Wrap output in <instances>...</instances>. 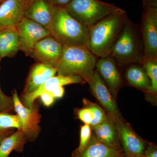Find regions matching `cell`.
Here are the masks:
<instances>
[{
	"label": "cell",
	"mask_w": 157,
	"mask_h": 157,
	"mask_svg": "<svg viewBox=\"0 0 157 157\" xmlns=\"http://www.w3.org/2000/svg\"><path fill=\"white\" fill-rule=\"evenodd\" d=\"M128 18L123 10L109 14L88 28L86 47L98 58L110 56Z\"/></svg>",
	"instance_id": "cell-1"
},
{
	"label": "cell",
	"mask_w": 157,
	"mask_h": 157,
	"mask_svg": "<svg viewBox=\"0 0 157 157\" xmlns=\"http://www.w3.org/2000/svg\"><path fill=\"white\" fill-rule=\"evenodd\" d=\"M98 59L85 46L63 45L54 67L58 75L79 76L89 83L93 78Z\"/></svg>",
	"instance_id": "cell-2"
},
{
	"label": "cell",
	"mask_w": 157,
	"mask_h": 157,
	"mask_svg": "<svg viewBox=\"0 0 157 157\" xmlns=\"http://www.w3.org/2000/svg\"><path fill=\"white\" fill-rule=\"evenodd\" d=\"M110 56L120 68L131 64L143 63L144 47L139 25L128 18Z\"/></svg>",
	"instance_id": "cell-3"
},
{
	"label": "cell",
	"mask_w": 157,
	"mask_h": 157,
	"mask_svg": "<svg viewBox=\"0 0 157 157\" xmlns=\"http://www.w3.org/2000/svg\"><path fill=\"white\" fill-rule=\"evenodd\" d=\"M50 35L65 46H85L88 28L78 22L64 7L52 6Z\"/></svg>",
	"instance_id": "cell-4"
},
{
	"label": "cell",
	"mask_w": 157,
	"mask_h": 157,
	"mask_svg": "<svg viewBox=\"0 0 157 157\" xmlns=\"http://www.w3.org/2000/svg\"><path fill=\"white\" fill-rule=\"evenodd\" d=\"M65 8L72 17L88 28L109 14L123 10L100 0H71Z\"/></svg>",
	"instance_id": "cell-5"
},
{
	"label": "cell",
	"mask_w": 157,
	"mask_h": 157,
	"mask_svg": "<svg viewBox=\"0 0 157 157\" xmlns=\"http://www.w3.org/2000/svg\"><path fill=\"white\" fill-rule=\"evenodd\" d=\"M143 8L140 28L143 44L144 63L157 59V7Z\"/></svg>",
	"instance_id": "cell-6"
},
{
	"label": "cell",
	"mask_w": 157,
	"mask_h": 157,
	"mask_svg": "<svg viewBox=\"0 0 157 157\" xmlns=\"http://www.w3.org/2000/svg\"><path fill=\"white\" fill-rule=\"evenodd\" d=\"M12 98L14 109L21 122V130L28 140L33 141L39 136L40 131L39 124L41 115L39 109L34 105L30 108L25 107L21 103L16 90L13 91Z\"/></svg>",
	"instance_id": "cell-7"
},
{
	"label": "cell",
	"mask_w": 157,
	"mask_h": 157,
	"mask_svg": "<svg viewBox=\"0 0 157 157\" xmlns=\"http://www.w3.org/2000/svg\"><path fill=\"white\" fill-rule=\"evenodd\" d=\"M16 29L19 37L20 50L27 56H30L37 42L50 35L48 29L25 17L17 24Z\"/></svg>",
	"instance_id": "cell-8"
},
{
	"label": "cell",
	"mask_w": 157,
	"mask_h": 157,
	"mask_svg": "<svg viewBox=\"0 0 157 157\" xmlns=\"http://www.w3.org/2000/svg\"><path fill=\"white\" fill-rule=\"evenodd\" d=\"M115 124L124 155L131 157H143L146 146L145 141L135 133L122 117L117 120Z\"/></svg>",
	"instance_id": "cell-9"
},
{
	"label": "cell",
	"mask_w": 157,
	"mask_h": 157,
	"mask_svg": "<svg viewBox=\"0 0 157 157\" xmlns=\"http://www.w3.org/2000/svg\"><path fill=\"white\" fill-rule=\"evenodd\" d=\"M96 71L109 89L113 98L123 84V80L115 59L111 56L98 58L96 62Z\"/></svg>",
	"instance_id": "cell-10"
},
{
	"label": "cell",
	"mask_w": 157,
	"mask_h": 157,
	"mask_svg": "<svg viewBox=\"0 0 157 157\" xmlns=\"http://www.w3.org/2000/svg\"><path fill=\"white\" fill-rule=\"evenodd\" d=\"M63 47V45L50 35L36 43L30 56L36 63L54 67L60 57Z\"/></svg>",
	"instance_id": "cell-11"
},
{
	"label": "cell",
	"mask_w": 157,
	"mask_h": 157,
	"mask_svg": "<svg viewBox=\"0 0 157 157\" xmlns=\"http://www.w3.org/2000/svg\"><path fill=\"white\" fill-rule=\"evenodd\" d=\"M88 84L93 95L104 107L108 115L115 121L122 117L114 98L96 70L94 71L93 78Z\"/></svg>",
	"instance_id": "cell-12"
},
{
	"label": "cell",
	"mask_w": 157,
	"mask_h": 157,
	"mask_svg": "<svg viewBox=\"0 0 157 157\" xmlns=\"http://www.w3.org/2000/svg\"><path fill=\"white\" fill-rule=\"evenodd\" d=\"M30 0H4L0 4V30L16 27L24 17Z\"/></svg>",
	"instance_id": "cell-13"
},
{
	"label": "cell",
	"mask_w": 157,
	"mask_h": 157,
	"mask_svg": "<svg viewBox=\"0 0 157 157\" xmlns=\"http://www.w3.org/2000/svg\"><path fill=\"white\" fill-rule=\"evenodd\" d=\"M80 76H64L58 75L49 78L42 84L36 91L21 97V103L25 107L30 108L34 105L35 100L43 93H51L57 88L71 84H84L86 83Z\"/></svg>",
	"instance_id": "cell-14"
},
{
	"label": "cell",
	"mask_w": 157,
	"mask_h": 157,
	"mask_svg": "<svg viewBox=\"0 0 157 157\" xmlns=\"http://www.w3.org/2000/svg\"><path fill=\"white\" fill-rule=\"evenodd\" d=\"M56 73V69L53 66L36 63L30 69L22 96L36 91L45 81L55 76Z\"/></svg>",
	"instance_id": "cell-15"
},
{
	"label": "cell",
	"mask_w": 157,
	"mask_h": 157,
	"mask_svg": "<svg viewBox=\"0 0 157 157\" xmlns=\"http://www.w3.org/2000/svg\"><path fill=\"white\" fill-rule=\"evenodd\" d=\"M91 128L96 138L100 142L122 152L115 121L107 113V116L102 122Z\"/></svg>",
	"instance_id": "cell-16"
},
{
	"label": "cell",
	"mask_w": 157,
	"mask_h": 157,
	"mask_svg": "<svg viewBox=\"0 0 157 157\" xmlns=\"http://www.w3.org/2000/svg\"><path fill=\"white\" fill-rule=\"evenodd\" d=\"M52 13V5L47 0H30L24 17L48 30Z\"/></svg>",
	"instance_id": "cell-17"
},
{
	"label": "cell",
	"mask_w": 157,
	"mask_h": 157,
	"mask_svg": "<svg viewBox=\"0 0 157 157\" xmlns=\"http://www.w3.org/2000/svg\"><path fill=\"white\" fill-rule=\"evenodd\" d=\"M19 50V37L16 27L6 28L0 30L1 58L15 56Z\"/></svg>",
	"instance_id": "cell-18"
},
{
	"label": "cell",
	"mask_w": 157,
	"mask_h": 157,
	"mask_svg": "<svg viewBox=\"0 0 157 157\" xmlns=\"http://www.w3.org/2000/svg\"><path fill=\"white\" fill-rule=\"evenodd\" d=\"M122 152L109 147L98 140L94 133L82 151L72 157H123Z\"/></svg>",
	"instance_id": "cell-19"
},
{
	"label": "cell",
	"mask_w": 157,
	"mask_h": 157,
	"mask_svg": "<svg viewBox=\"0 0 157 157\" xmlns=\"http://www.w3.org/2000/svg\"><path fill=\"white\" fill-rule=\"evenodd\" d=\"M125 67L124 74L127 82L134 87L147 91L151 86V82L142 64H131Z\"/></svg>",
	"instance_id": "cell-20"
},
{
	"label": "cell",
	"mask_w": 157,
	"mask_h": 157,
	"mask_svg": "<svg viewBox=\"0 0 157 157\" xmlns=\"http://www.w3.org/2000/svg\"><path fill=\"white\" fill-rule=\"evenodd\" d=\"M28 139L21 130H17L0 144V157H8L13 150L22 152Z\"/></svg>",
	"instance_id": "cell-21"
},
{
	"label": "cell",
	"mask_w": 157,
	"mask_h": 157,
	"mask_svg": "<svg viewBox=\"0 0 157 157\" xmlns=\"http://www.w3.org/2000/svg\"><path fill=\"white\" fill-rule=\"evenodd\" d=\"M142 65L151 82V86L145 93L148 98H155L157 93V59L147 61Z\"/></svg>",
	"instance_id": "cell-22"
},
{
	"label": "cell",
	"mask_w": 157,
	"mask_h": 157,
	"mask_svg": "<svg viewBox=\"0 0 157 157\" xmlns=\"http://www.w3.org/2000/svg\"><path fill=\"white\" fill-rule=\"evenodd\" d=\"M13 128L21 130V122L18 116L6 112H0V131L8 132L9 129Z\"/></svg>",
	"instance_id": "cell-23"
},
{
	"label": "cell",
	"mask_w": 157,
	"mask_h": 157,
	"mask_svg": "<svg viewBox=\"0 0 157 157\" xmlns=\"http://www.w3.org/2000/svg\"><path fill=\"white\" fill-rule=\"evenodd\" d=\"M83 103L84 107L89 108L93 113L94 118L90 124L91 128L96 126L105 119L107 116V113L100 106L86 99H83Z\"/></svg>",
	"instance_id": "cell-24"
},
{
	"label": "cell",
	"mask_w": 157,
	"mask_h": 157,
	"mask_svg": "<svg viewBox=\"0 0 157 157\" xmlns=\"http://www.w3.org/2000/svg\"><path fill=\"white\" fill-rule=\"evenodd\" d=\"M92 128L90 126L87 124H84L80 128V141L78 147L72 154V157L78 155L87 146L91 137Z\"/></svg>",
	"instance_id": "cell-25"
},
{
	"label": "cell",
	"mask_w": 157,
	"mask_h": 157,
	"mask_svg": "<svg viewBox=\"0 0 157 157\" xmlns=\"http://www.w3.org/2000/svg\"><path fill=\"white\" fill-rule=\"evenodd\" d=\"M14 109L13 98L5 94L0 86V112H9Z\"/></svg>",
	"instance_id": "cell-26"
},
{
	"label": "cell",
	"mask_w": 157,
	"mask_h": 157,
	"mask_svg": "<svg viewBox=\"0 0 157 157\" xmlns=\"http://www.w3.org/2000/svg\"><path fill=\"white\" fill-rule=\"evenodd\" d=\"M77 115L78 119L85 124H90L94 118L91 110L87 107H84L78 109L77 111Z\"/></svg>",
	"instance_id": "cell-27"
},
{
	"label": "cell",
	"mask_w": 157,
	"mask_h": 157,
	"mask_svg": "<svg viewBox=\"0 0 157 157\" xmlns=\"http://www.w3.org/2000/svg\"><path fill=\"white\" fill-rule=\"evenodd\" d=\"M143 157H157L156 146L153 144L148 143L144 150Z\"/></svg>",
	"instance_id": "cell-28"
},
{
	"label": "cell",
	"mask_w": 157,
	"mask_h": 157,
	"mask_svg": "<svg viewBox=\"0 0 157 157\" xmlns=\"http://www.w3.org/2000/svg\"><path fill=\"white\" fill-rule=\"evenodd\" d=\"M42 103L46 107H49L52 104L55 98L50 93L45 92L42 93L39 95Z\"/></svg>",
	"instance_id": "cell-29"
},
{
	"label": "cell",
	"mask_w": 157,
	"mask_h": 157,
	"mask_svg": "<svg viewBox=\"0 0 157 157\" xmlns=\"http://www.w3.org/2000/svg\"><path fill=\"white\" fill-rule=\"evenodd\" d=\"M52 6L65 7L71 2V0H47Z\"/></svg>",
	"instance_id": "cell-30"
},
{
	"label": "cell",
	"mask_w": 157,
	"mask_h": 157,
	"mask_svg": "<svg viewBox=\"0 0 157 157\" xmlns=\"http://www.w3.org/2000/svg\"><path fill=\"white\" fill-rule=\"evenodd\" d=\"M65 93L64 88L63 86L57 88L51 94L55 98H61L64 95Z\"/></svg>",
	"instance_id": "cell-31"
},
{
	"label": "cell",
	"mask_w": 157,
	"mask_h": 157,
	"mask_svg": "<svg viewBox=\"0 0 157 157\" xmlns=\"http://www.w3.org/2000/svg\"><path fill=\"white\" fill-rule=\"evenodd\" d=\"M143 7H157V0H142Z\"/></svg>",
	"instance_id": "cell-32"
},
{
	"label": "cell",
	"mask_w": 157,
	"mask_h": 157,
	"mask_svg": "<svg viewBox=\"0 0 157 157\" xmlns=\"http://www.w3.org/2000/svg\"><path fill=\"white\" fill-rule=\"evenodd\" d=\"M10 135V133L9 132H2L0 131V144L5 138Z\"/></svg>",
	"instance_id": "cell-33"
},
{
	"label": "cell",
	"mask_w": 157,
	"mask_h": 157,
	"mask_svg": "<svg viewBox=\"0 0 157 157\" xmlns=\"http://www.w3.org/2000/svg\"><path fill=\"white\" fill-rule=\"evenodd\" d=\"M3 1H4V0H0V4L2 3V2Z\"/></svg>",
	"instance_id": "cell-34"
},
{
	"label": "cell",
	"mask_w": 157,
	"mask_h": 157,
	"mask_svg": "<svg viewBox=\"0 0 157 157\" xmlns=\"http://www.w3.org/2000/svg\"><path fill=\"white\" fill-rule=\"evenodd\" d=\"M123 157H128V156H124Z\"/></svg>",
	"instance_id": "cell-35"
},
{
	"label": "cell",
	"mask_w": 157,
	"mask_h": 157,
	"mask_svg": "<svg viewBox=\"0 0 157 157\" xmlns=\"http://www.w3.org/2000/svg\"><path fill=\"white\" fill-rule=\"evenodd\" d=\"M1 57H0V62H1Z\"/></svg>",
	"instance_id": "cell-36"
}]
</instances>
